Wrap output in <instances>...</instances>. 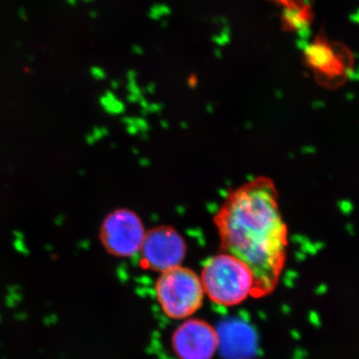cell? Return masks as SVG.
Segmentation results:
<instances>
[{"label": "cell", "instance_id": "obj_2", "mask_svg": "<svg viewBox=\"0 0 359 359\" xmlns=\"http://www.w3.org/2000/svg\"><path fill=\"white\" fill-rule=\"evenodd\" d=\"M205 294L219 306H238L252 297L255 278L249 266L237 257L221 252L207 259L200 276Z\"/></svg>", "mask_w": 359, "mask_h": 359}, {"label": "cell", "instance_id": "obj_7", "mask_svg": "<svg viewBox=\"0 0 359 359\" xmlns=\"http://www.w3.org/2000/svg\"><path fill=\"white\" fill-rule=\"evenodd\" d=\"M77 0H68V2L71 4H76Z\"/></svg>", "mask_w": 359, "mask_h": 359}, {"label": "cell", "instance_id": "obj_5", "mask_svg": "<svg viewBox=\"0 0 359 359\" xmlns=\"http://www.w3.org/2000/svg\"><path fill=\"white\" fill-rule=\"evenodd\" d=\"M139 255L144 269L162 273L182 266L186 241L173 226L162 224L147 231Z\"/></svg>", "mask_w": 359, "mask_h": 359}, {"label": "cell", "instance_id": "obj_4", "mask_svg": "<svg viewBox=\"0 0 359 359\" xmlns=\"http://www.w3.org/2000/svg\"><path fill=\"white\" fill-rule=\"evenodd\" d=\"M146 233L143 221L136 212L118 208L104 218L99 238L108 254L117 257H132L139 255Z\"/></svg>", "mask_w": 359, "mask_h": 359}, {"label": "cell", "instance_id": "obj_6", "mask_svg": "<svg viewBox=\"0 0 359 359\" xmlns=\"http://www.w3.org/2000/svg\"><path fill=\"white\" fill-rule=\"evenodd\" d=\"M171 342L179 359H212L218 351L219 337L208 321L187 318L175 330Z\"/></svg>", "mask_w": 359, "mask_h": 359}, {"label": "cell", "instance_id": "obj_8", "mask_svg": "<svg viewBox=\"0 0 359 359\" xmlns=\"http://www.w3.org/2000/svg\"><path fill=\"white\" fill-rule=\"evenodd\" d=\"M85 1H92V0H85Z\"/></svg>", "mask_w": 359, "mask_h": 359}, {"label": "cell", "instance_id": "obj_3", "mask_svg": "<svg viewBox=\"0 0 359 359\" xmlns=\"http://www.w3.org/2000/svg\"><path fill=\"white\" fill-rule=\"evenodd\" d=\"M155 294L163 313L172 320L190 318L203 306L205 297L200 276L183 266L160 273Z\"/></svg>", "mask_w": 359, "mask_h": 359}, {"label": "cell", "instance_id": "obj_1", "mask_svg": "<svg viewBox=\"0 0 359 359\" xmlns=\"http://www.w3.org/2000/svg\"><path fill=\"white\" fill-rule=\"evenodd\" d=\"M222 252L244 262L255 278L252 297L273 294L285 263L289 230L275 182L259 176L233 189L214 216Z\"/></svg>", "mask_w": 359, "mask_h": 359}]
</instances>
